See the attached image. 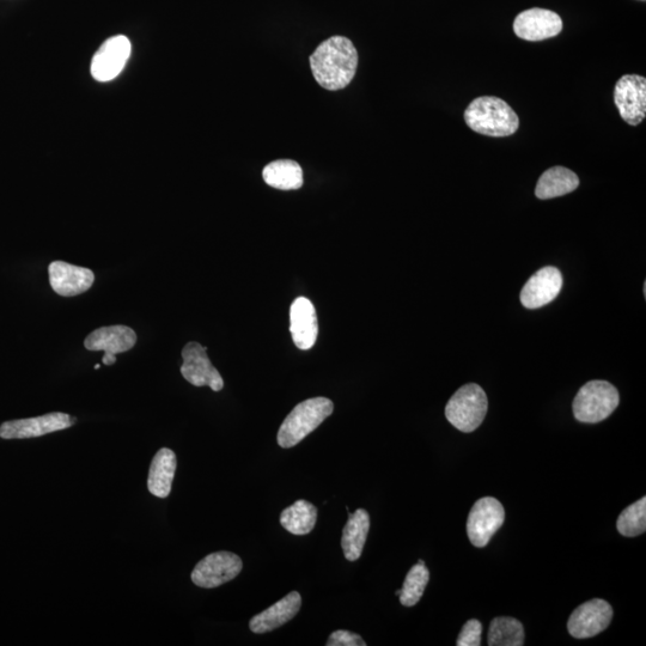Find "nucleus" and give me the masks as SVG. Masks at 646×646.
<instances>
[{
  "label": "nucleus",
  "mask_w": 646,
  "mask_h": 646,
  "mask_svg": "<svg viewBox=\"0 0 646 646\" xmlns=\"http://www.w3.org/2000/svg\"><path fill=\"white\" fill-rule=\"evenodd\" d=\"M243 563L239 556L231 552L209 554L195 566L192 582L197 587L212 589L235 580L242 571Z\"/></svg>",
  "instance_id": "nucleus-7"
},
{
  "label": "nucleus",
  "mask_w": 646,
  "mask_h": 646,
  "mask_svg": "<svg viewBox=\"0 0 646 646\" xmlns=\"http://www.w3.org/2000/svg\"><path fill=\"white\" fill-rule=\"evenodd\" d=\"M358 52L345 36L323 41L310 56L313 76L323 89L337 91L347 87L356 75Z\"/></svg>",
  "instance_id": "nucleus-1"
},
{
  "label": "nucleus",
  "mask_w": 646,
  "mask_h": 646,
  "mask_svg": "<svg viewBox=\"0 0 646 646\" xmlns=\"http://www.w3.org/2000/svg\"><path fill=\"white\" fill-rule=\"evenodd\" d=\"M489 410L484 389L475 383L461 387L448 401L446 417L448 422L462 432H473L483 424Z\"/></svg>",
  "instance_id": "nucleus-5"
},
{
  "label": "nucleus",
  "mask_w": 646,
  "mask_h": 646,
  "mask_svg": "<svg viewBox=\"0 0 646 646\" xmlns=\"http://www.w3.org/2000/svg\"><path fill=\"white\" fill-rule=\"evenodd\" d=\"M131 52V41L126 36H113L96 52L91 62V75L99 82L113 81L125 69Z\"/></svg>",
  "instance_id": "nucleus-9"
},
{
  "label": "nucleus",
  "mask_w": 646,
  "mask_h": 646,
  "mask_svg": "<svg viewBox=\"0 0 646 646\" xmlns=\"http://www.w3.org/2000/svg\"><path fill=\"white\" fill-rule=\"evenodd\" d=\"M178 460L173 450L162 448L158 450L151 462L148 489L157 498H167L172 492Z\"/></svg>",
  "instance_id": "nucleus-19"
},
{
  "label": "nucleus",
  "mask_w": 646,
  "mask_h": 646,
  "mask_svg": "<svg viewBox=\"0 0 646 646\" xmlns=\"http://www.w3.org/2000/svg\"><path fill=\"white\" fill-rule=\"evenodd\" d=\"M614 101L627 124H641L646 115V79L638 75L621 77L615 85Z\"/></svg>",
  "instance_id": "nucleus-12"
},
{
  "label": "nucleus",
  "mask_w": 646,
  "mask_h": 646,
  "mask_svg": "<svg viewBox=\"0 0 646 646\" xmlns=\"http://www.w3.org/2000/svg\"><path fill=\"white\" fill-rule=\"evenodd\" d=\"M100 368H101V364H96V365H95V369H96V370H97V369H100Z\"/></svg>",
  "instance_id": "nucleus-29"
},
{
  "label": "nucleus",
  "mask_w": 646,
  "mask_h": 646,
  "mask_svg": "<svg viewBox=\"0 0 646 646\" xmlns=\"http://www.w3.org/2000/svg\"><path fill=\"white\" fill-rule=\"evenodd\" d=\"M136 343V332L123 325L101 327L91 332L84 340L85 349L105 352L102 358V363L105 365H113L117 362L115 356L130 351Z\"/></svg>",
  "instance_id": "nucleus-13"
},
{
  "label": "nucleus",
  "mask_w": 646,
  "mask_h": 646,
  "mask_svg": "<svg viewBox=\"0 0 646 646\" xmlns=\"http://www.w3.org/2000/svg\"><path fill=\"white\" fill-rule=\"evenodd\" d=\"M400 593H401V589H400V590H396L395 595H398V596H399V595H400Z\"/></svg>",
  "instance_id": "nucleus-30"
},
{
  "label": "nucleus",
  "mask_w": 646,
  "mask_h": 646,
  "mask_svg": "<svg viewBox=\"0 0 646 646\" xmlns=\"http://www.w3.org/2000/svg\"><path fill=\"white\" fill-rule=\"evenodd\" d=\"M563 288L562 272L556 267L541 268L521 291V303L527 309H538L556 300Z\"/></svg>",
  "instance_id": "nucleus-14"
},
{
  "label": "nucleus",
  "mask_w": 646,
  "mask_h": 646,
  "mask_svg": "<svg viewBox=\"0 0 646 646\" xmlns=\"http://www.w3.org/2000/svg\"><path fill=\"white\" fill-rule=\"evenodd\" d=\"M563 30V21L556 12L545 9H530L521 12L514 22L518 38L527 41H542L554 38Z\"/></svg>",
  "instance_id": "nucleus-15"
},
{
  "label": "nucleus",
  "mask_w": 646,
  "mask_h": 646,
  "mask_svg": "<svg viewBox=\"0 0 646 646\" xmlns=\"http://www.w3.org/2000/svg\"><path fill=\"white\" fill-rule=\"evenodd\" d=\"M268 186L282 191L300 190L303 186V172L300 164L291 160L274 161L262 172Z\"/></svg>",
  "instance_id": "nucleus-22"
},
{
  "label": "nucleus",
  "mask_w": 646,
  "mask_h": 646,
  "mask_svg": "<svg viewBox=\"0 0 646 646\" xmlns=\"http://www.w3.org/2000/svg\"><path fill=\"white\" fill-rule=\"evenodd\" d=\"M612 619V606L605 600L594 599L583 603L572 612L568 630L574 638L587 639L605 631Z\"/></svg>",
  "instance_id": "nucleus-11"
},
{
  "label": "nucleus",
  "mask_w": 646,
  "mask_h": 646,
  "mask_svg": "<svg viewBox=\"0 0 646 646\" xmlns=\"http://www.w3.org/2000/svg\"><path fill=\"white\" fill-rule=\"evenodd\" d=\"M487 641L490 646H522L524 644L523 625L517 619L510 617L493 619Z\"/></svg>",
  "instance_id": "nucleus-24"
},
{
  "label": "nucleus",
  "mask_w": 646,
  "mask_h": 646,
  "mask_svg": "<svg viewBox=\"0 0 646 646\" xmlns=\"http://www.w3.org/2000/svg\"><path fill=\"white\" fill-rule=\"evenodd\" d=\"M318 509L307 501H297L280 515V524L294 535H307L315 528Z\"/></svg>",
  "instance_id": "nucleus-23"
},
{
  "label": "nucleus",
  "mask_w": 646,
  "mask_h": 646,
  "mask_svg": "<svg viewBox=\"0 0 646 646\" xmlns=\"http://www.w3.org/2000/svg\"><path fill=\"white\" fill-rule=\"evenodd\" d=\"M620 402L618 389L607 381H590L577 393L572 404L574 416L581 423L603 422L617 410Z\"/></svg>",
  "instance_id": "nucleus-4"
},
{
  "label": "nucleus",
  "mask_w": 646,
  "mask_h": 646,
  "mask_svg": "<svg viewBox=\"0 0 646 646\" xmlns=\"http://www.w3.org/2000/svg\"><path fill=\"white\" fill-rule=\"evenodd\" d=\"M618 532L626 538H635L646 530V497L626 508L617 521Z\"/></svg>",
  "instance_id": "nucleus-26"
},
{
  "label": "nucleus",
  "mask_w": 646,
  "mask_h": 646,
  "mask_svg": "<svg viewBox=\"0 0 646 646\" xmlns=\"http://www.w3.org/2000/svg\"><path fill=\"white\" fill-rule=\"evenodd\" d=\"M207 349L199 343H188L182 350L184 364L181 374L195 387H210L213 392H221L224 381L219 371L213 367L206 353Z\"/></svg>",
  "instance_id": "nucleus-10"
},
{
  "label": "nucleus",
  "mask_w": 646,
  "mask_h": 646,
  "mask_svg": "<svg viewBox=\"0 0 646 646\" xmlns=\"http://www.w3.org/2000/svg\"><path fill=\"white\" fill-rule=\"evenodd\" d=\"M465 121L474 132L497 138L511 136L520 126L514 109L507 102L492 96L474 100L466 109Z\"/></svg>",
  "instance_id": "nucleus-2"
},
{
  "label": "nucleus",
  "mask_w": 646,
  "mask_h": 646,
  "mask_svg": "<svg viewBox=\"0 0 646 646\" xmlns=\"http://www.w3.org/2000/svg\"><path fill=\"white\" fill-rule=\"evenodd\" d=\"M52 289L59 296L73 297L84 294L94 284L95 274L89 268L54 261L48 267Z\"/></svg>",
  "instance_id": "nucleus-16"
},
{
  "label": "nucleus",
  "mask_w": 646,
  "mask_h": 646,
  "mask_svg": "<svg viewBox=\"0 0 646 646\" xmlns=\"http://www.w3.org/2000/svg\"><path fill=\"white\" fill-rule=\"evenodd\" d=\"M505 510L501 502L493 497L479 499L468 515L467 534L473 546L483 548L489 545L492 536L503 526Z\"/></svg>",
  "instance_id": "nucleus-6"
},
{
  "label": "nucleus",
  "mask_w": 646,
  "mask_h": 646,
  "mask_svg": "<svg viewBox=\"0 0 646 646\" xmlns=\"http://www.w3.org/2000/svg\"><path fill=\"white\" fill-rule=\"evenodd\" d=\"M430 581V571L425 564L414 565L408 571L404 587L399 595L402 606L413 607L422 599L426 585Z\"/></svg>",
  "instance_id": "nucleus-25"
},
{
  "label": "nucleus",
  "mask_w": 646,
  "mask_h": 646,
  "mask_svg": "<svg viewBox=\"0 0 646 646\" xmlns=\"http://www.w3.org/2000/svg\"><path fill=\"white\" fill-rule=\"evenodd\" d=\"M301 606V595L297 591H292L284 599L267 608L266 611L255 615L251 623H249V629L254 633H258V635L279 629L280 626L289 623L290 620L296 617Z\"/></svg>",
  "instance_id": "nucleus-18"
},
{
  "label": "nucleus",
  "mask_w": 646,
  "mask_h": 646,
  "mask_svg": "<svg viewBox=\"0 0 646 646\" xmlns=\"http://www.w3.org/2000/svg\"><path fill=\"white\" fill-rule=\"evenodd\" d=\"M369 530L370 516L368 511L358 509L351 514L349 510V521H347L343 530L341 547H343L345 558L350 562H356L361 558Z\"/></svg>",
  "instance_id": "nucleus-20"
},
{
  "label": "nucleus",
  "mask_w": 646,
  "mask_h": 646,
  "mask_svg": "<svg viewBox=\"0 0 646 646\" xmlns=\"http://www.w3.org/2000/svg\"><path fill=\"white\" fill-rule=\"evenodd\" d=\"M76 418L62 412L45 414V416L11 420L0 426V437L3 440H26L41 437L52 432L62 431L75 425Z\"/></svg>",
  "instance_id": "nucleus-8"
},
{
  "label": "nucleus",
  "mask_w": 646,
  "mask_h": 646,
  "mask_svg": "<svg viewBox=\"0 0 646 646\" xmlns=\"http://www.w3.org/2000/svg\"><path fill=\"white\" fill-rule=\"evenodd\" d=\"M292 340L300 350H310L319 333L318 316L314 304L306 297H298L290 309Z\"/></svg>",
  "instance_id": "nucleus-17"
},
{
  "label": "nucleus",
  "mask_w": 646,
  "mask_h": 646,
  "mask_svg": "<svg viewBox=\"0 0 646 646\" xmlns=\"http://www.w3.org/2000/svg\"><path fill=\"white\" fill-rule=\"evenodd\" d=\"M327 646H365L367 643L363 641L361 636L356 633L339 630L332 633L328 638Z\"/></svg>",
  "instance_id": "nucleus-28"
},
{
  "label": "nucleus",
  "mask_w": 646,
  "mask_h": 646,
  "mask_svg": "<svg viewBox=\"0 0 646 646\" xmlns=\"http://www.w3.org/2000/svg\"><path fill=\"white\" fill-rule=\"evenodd\" d=\"M481 632H483V625L479 620H468L465 626L462 627L459 638H457V646H480L481 645Z\"/></svg>",
  "instance_id": "nucleus-27"
},
{
  "label": "nucleus",
  "mask_w": 646,
  "mask_h": 646,
  "mask_svg": "<svg viewBox=\"0 0 646 646\" xmlns=\"http://www.w3.org/2000/svg\"><path fill=\"white\" fill-rule=\"evenodd\" d=\"M333 411V402L327 398H313L301 402L280 426L277 436L279 446L284 449L297 446L318 429Z\"/></svg>",
  "instance_id": "nucleus-3"
},
{
  "label": "nucleus",
  "mask_w": 646,
  "mask_h": 646,
  "mask_svg": "<svg viewBox=\"0 0 646 646\" xmlns=\"http://www.w3.org/2000/svg\"><path fill=\"white\" fill-rule=\"evenodd\" d=\"M580 186V179L564 167H553L546 170L536 185L535 195L541 200L563 197L577 190Z\"/></svg>",
  "instance_id": "nucleus-21"
},
{
  "label": "nucleus",
  "mask_w": 646,
  "mask_h": 646,
  "mask_svg": "<svg viewBox=\"0 0 646 646\" xmlns=\"http://www.w3.org/2000/svg\"><path fill=\"white\" fill-rule=\"evenodd\" d=\"M418 564H425V563H424V560L420 559V560H419V562H418Z\"/></svg>",
  "instance_id": "nucleus-31"
}]
</instances>
